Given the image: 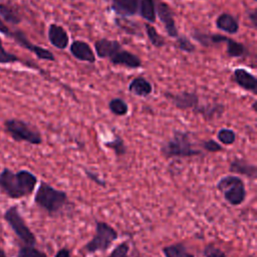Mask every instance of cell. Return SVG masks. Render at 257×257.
Segmentation results:
<instances>
[{
  "label": "cell",
  "mask_w": 257,
  "mask_h": 257,
  "mask_svg": "<svg viewBox=\"0 0 257 257\" xmlns=\"http://www.w3.org/2000/svg\"><path fill=\"white\" fill-rule=\"evenodd\" d=\"M145 30H146V34L153 46H155L157 48H161L166 44L165 38L159 34V32L157 31L155 26L151 25L150 23L145 24Z\"/></svg>",
  "instance_id": "cell-27"
},
{
  "label": "cell",
  "mask_w": 257,
  "mask_h": 257,
  "mask_svg": "<svg viewBox=\"0 0 257 257\" xmlns=\"http://www.w3.org/2000/svg\"><path fill=\"white\" fill-rule=\"evenodd\" d=\"M140 0H111L110 8L119 17H130L138 13Z\"/></svg>",
  "instance_id": "cell-16"
},
{
  "label": "cell",
  "mask_w": 257,
  "mask_h": 257,
  "mask_svg": "<svg viewBox=\"0 0 257 257\" xmlns=\"http://www.w3.org/2000/svg\"><path fill=\"white\" fill-rule=\"evenodd\" d=\"M94 49L98 58H106L113 65H121L131 69L140 68L143 65L141 58L123 49L117 40L100 38L94 42Z\"/></svg>",
  "instance_id": "cell-2"
},
{
  "label": "cell",
  "mask_w": 257,
  "mask_h": 257,
  "mask_svg": "<svg viewBox=\"0 0 257 257\" xmlns=\"http://www.w3.org/2000/svg\"><path fill=\"white\" fill-rule=\"evenodd\" d=\"M226 52L229 57L232 58H241L247 54V49L244 44L235 41L234 39L228 37L226 40Z\"/></svg>",
  "instance_id": "cell-24"
},
{
  "label": "cell",
  "mask_w": 257,
  "mask_h": 257,
  "mask_svg": "<svg viewBox=\"0 0 257 257\" xmlns=\"http://www.w3.org/2000/svg\"><path fill=\"white\" fill-rule=\"evenodd\" d=\"M108 108L112 114L117 116H123L128 112V104L119 97L111 98L108 102Z\"/></svg>",
  "instance_id": "cell-26"
},
{
  "label": "cell",
  "mask_w": 257,
  "mask_h": 257,
  "mask_svg": "<svg viewBox=\"0 0 257 257\" xmlns=\"http://www.w3.org/2000/svg\"><path fill=\"white\" fill-rule=\"evenodd\" d=\"M71 1H75V0H71Z\"/></svg>",
  "instance_id": "cell-41"
},
{
  "label": "cell",
  "mask_w": 257,
  "mask_h": 257,
  "mask_svg": "<svg viewBox=\"0 0 257 257\" xmlns=\"http://www.w3.org/2000/svg\"><path fill=\"white\" fill-rule=\"evenodd\" d=\"M128 252H130V244L128 242L123 241L117 244L107 257H130Z\"/></svg>",
  "instance_id": "cell-32"
},
{
  "label": "cell",
  "mask_w": 257,
  "mask_h": 257,
  "mask_svg": "<svg viewBox=\"0 0 257 257\" xmlns=\"http://www.w3.org/2000/svg\"><path fill=\"white\" fill-rule=\"evenodd\" d=\"M69 51L71 55L79 61L94 63L96 60V55L90 45L82 40H74L69 46Z\"/></svg>",
  "instance_id": "cell-12"
},
{
  "label": "cell",
  "mask_w": 257,
  "mask_h": 257,
  "mask_svg": "<svg viewBox=\"0 0 257 257\" xmlns=\"http://www.w3.org/2000/svg\"><path fill=\"white\" fill-rule=\"evenodd\" d=\"M254 1H257V0H254Z\"/></svg>",
  "instance_id": "cell-42"
},
{
  "label": "cell",
  "mask_w": 257,
  "mask_h": 257,
  "mask_svg": "<svg viewBox=\"0 0 257 257\" xmlns=\"http://www.w3.org/2000/svg\"><path fill=\"white\" fill-rule=\"evenodd\" d=\"M19 61H21V60L17 55L7 51L4 48V46L2 44V40L0 38V64L15 63V62H19Z\"/></svg>",
  "instance_id": "cell-31"
},
{
  "label": "cell",
  "mask_w": 257,
  "mask_h": 257,
  "mask_svg": "<svg viewBox=\"0 0 257 257\" xmlns=\"http://www.w3.org/2000/svg\"><path fill=\"white\" fill-rule=\"evenodd\" d=\"M201 146H202L203 150H205L209 153H218V152H222L224 150L223 147L221 146V144L219 142H216L213 139L203 141L201 143Z\"/></svg>",
  "instance_id": "cell-34"
},
{
  "label": "cell",
  "mask_w": 257,
  "mask_h": 257,
  "mask_svg": "<svg viewBox=\"0 0 257 257\" xmlns=\"http://www.w3.org/2000/svg\"><path fill=\"white\" fill-rule=\"evenodd\" d=\"M256 103H257V101L255 100V101L253 102V104H252V108L254 109V111H256Z\"/></svg>",
  "instance_id": "cell-40"
},
{
  "label": "cell",
  "mask_w": 257,
  "mask_h": 257,
  "mask_svg": "<svg viewBox=\"0 0 257 257\" xmlns=\"http://www.w3.org/2000/svg\"><path fill=\"white\" fill-rule=\"evenodd\" d=\"M104 147L111 150L117 157H121L126 154V147L123 142V139L121 138V136L117 134H114L113 138L110 141L105 142Z\"/></svg>",
  "instance_id": "cell-25"
},
{
  "label": "cell",
  "mask_w": 257,
  "mask_h": 257,
  "mask_svg": "<svg viewBox=\"0 0 257 257\" xmlns=\"http://www.w3.org/2000/svg\"><path fill=\"white\" fill-rule=\"evenodd\" d=\"M37 182V177L28 170H20L14 173L12 170L5 168L0 173V191L13 200L30 196Z\"/></svg>",
  "instance_id": "cell-1"
},
{
  "label": "cell",
  "mask_w": 257,
  "mask_h": 257,
  "mask_svg": "<svg viewBox=\"0 0 257 257\" xmlns=\"http://www.w3.org/2000/svg\"><path fill=\"white\" fill-rule=\"evenodd\" d=\"M6 133L16 142H25L30 145H41V134L28 122L19 118H8L4 121Z\"/></svg>",
  "instance_id": "cell-6"
},
{
  "label": "cell",
  "mask_w": 257,
  "mask_h": 257,
  "mask_svg": "<svg viewBox=\"0 0 257 257\" xmlns=\"http://www.w3.org/2000/svg\"><path fill=\"white\" fill-rule=\"evenodd\" d=\"M114 23L119 29H121L122 31H124L127 34L138 36V37H143V33H142L141 28L139 27L138 23H136L134 21H131V20H127L126 17L115 18Z\"/></svg>",
  "instance_id": "cell-22"
},
{
  "label": "cell",
  "mask_w": 257,
  "mask_h": 257,
  "mask_svg": "<svg viewBox=\"0 0 257 257\" xmlns=\"http://www.w3.org/2000/svg\"><path fill=\"white\" fill-rule=\"evenodd\" d=\"M0 257H8L6 252L3 249H1V248H0Z\"/></svg>",
  "instance_id": "cell-39"
},
{
  "label": "cell",
  "mask_w": 257,
  "mask_h": 257,
  "mask_svg": "<svg viewBox=\"0 0 257 257\" xmlns=\"http://www.w3.org/2000/svg\"><path fill=\"white\" fill-rule=\"evenodd\" d=\"M127 89L134 95H137L140 97H147L153 92V85L145 77L138 76L131 80V82L128 83Z\"/></svg>",
  "instance_id": "cell-17"
},
{
  "label": "cell",
  "mask_w": 257,
  "mask_h": 257,
  "mask_svg": "<svg viewBox=\"0 0 257 257\" xmlns=\"http://www.w3.org/2000/svg\"><path fill=\"white\" fill-rule=\"evenodd\" d=\"M165 257H195L183 243H174L162 249Z\"/></svg>",
  "instance_id": "cell-21"
},
{
  "label": "cell",
  "mask_w": 257,
  "mask_h": 257,
  "mask_svg": "<svg viewBox=\"0 0 257 257\" xmlns=\"http://www.w3.org/2000/svg\"><path fill=\"white\" fill-rule=\"evenodd\" d=\"M0 33H2L3 35L7 36V37H10V33H11V30L9 29V27L3 22V20L1 19L0 17Z\"/></svg>",
  "instance_id": "cell-36"
},
{
  "label": "cell",
  "mask_w": 257,
  "mask_h": 257,
  "mask_svg": "<svg viewBox=\"0 0 257 257\" xmlns=\"http://www.w3.org/2000/svg\"><path fill=\"white\" fill-rule=\"evenodd\" d=\"M0 16L7 23L14 24V25L20 23L21 21V17L17 9L5 3H0Z\"/></svg>",
  "instance_id": "cell-23"
},
{
  "label": "cell",
  "mask_w": 257,
  "mask_h": 257,
  "mask_svg": "<svg viewBox=\"0 0 257 257\" xmlns=\"http://www.w3.org/2000/svg\"><path fill=\"white\" fill-rule=\"evenodd\" d=\"M161 153L167 159L190 158L202 154L196 148L191 135L183 131H175L173 136L162 145Z\"/></svg>",
  "instance_id": "cell-4"
},
{
  "label": "cell",
  "mask_w": 257,
  "mask_h": 257,
  "mask_svg": "<svg viewBox=\"0 0 257 257\" xmlns=\"http://www.w3.org/2000/svg\"><path fill=\"white\" fill-rule=\"evenodd\" d=\"M10 37L13 38L14 41L18 45H20L24 49L32 52L38 59L47 60V61H55L56 60L54 54L50 50H48L42 46L31 43L29 41V39L26 37V35L21 30H15L13 32L11 31Z\"/></svg>",
  "instance_id": "cell-9"
},
{
  "label": "cell",
  "mask_w": 257,
  "mask_h": 257,
  "mask_svg": "<svg viewBox=\"0 0 257 257\" xmlns=\"http://www.w3.org/2000/svg\"><path fill=\"white\" fill-rule=\"evenodd\" d=\"M138 12L148 23H155L157 16L155 0H140Z\"/></svg>",
  "instance_id": "cell-19"
},
{
  "label": "cell",
  "mask_w": 257,
  "mask_h": 257,
  "mask_svg": "<svg viewBox=\"0 0 257 257\" xmlns=\"http://www.w3.org/2000/svg\"><path fill=\"white\" fill-rule=\"evenodd\" d=\"M216 188L223 195L224 200L231 206L241 205L247 196L244 181L235 175L222 177L217 183Z\"/></svg>",
  "instance_id": "cell-5"
},
{
  "label": "cell",
  "mask_w": 257,
  "mask_h": 257,
  "mask_svg": "<svg viewBox=\"0 0 257 257\" xmlns=\"http://www.w3.org/2000/svg\"><path fill=\"white\" fill-rule=\"evenodd\" d=\"M4 220L7 222L11 230L15 233L19 240L22 241L25 245H32L36 244V237L34 233L30 230L27 226L24 218L21 216L19 209L17 206H10L4 212Z\"/></svg>",
  "instance_id": "cell-8"
},
{
  "label": "cell",
  "mask_w": 257,
  "mask_h": 257,
  "mask_svg": "<svg viewBox=\"0 0 257 257\" xmlns=\"http://www.w3.org/2000/svg\"><path fill=\"white\" fill-rule=\"evenodd\" d=\"M118 238V233L105 222L95 221V231L92 238L84 245L87 253L106 251Z\"/></svg>",
  "instance_id": "cell-7"
},
{
  "label": "cell",
  "mask_w": 257,
  "mask_h": 257,
  "mask_svg": "<svg viewBox=\"0 0 257 257\" xmlns=\"http://www.w3.org/2000/svg\"><path fill=\"white\" fill-rule=\"evenodd\" d=\"M204 257H227L226 253L214 244H207L203 250Z\"/></svg>",
  "instance_id": "cell-33"
},
{
  "label": "cell",
  "mask_w": 257,
  "mask_h": 257,
  "mask_svg": "<svg viewBox=\"0 0 257 257\" xmlns=\"http://www.w3.org/2000/svg\"><path fill=\"white\" fill-rule=\"evenodd\" d=\"M54 257H71V253L70 250L67 248H61L59 249L56 254L54 255Z\"/></svg>",
  "instance_id": "cell-37"
},
{
  "label": "cell",
  "mask_w": 257,
  "mask_h": 257,
  "mask_svg": "<svg viewBox=\"0 0 257 257\" xmlns=\"http://www.w3.org/2000/svg\"><path fill=\"white\" fill-rule=\"evenodd\" d=\"M232 78L244 90L250 91L253 94L257 93V78L247 69L241 67L234 69Z\"/></svg>",
  "instance_id": "cell-13"
},
{
  "label": "cell",
  "mask_w": 257,
  "mask_h": 257,
  "mask_svg": "<svg viewBox=\"0 0 257 257\" xmlns=\"http://www.w3.org/2000/svg\"><path fill=\"white\" fill-rule=\"evenodd\" d=\"M248 18H249V20L251 21V23H252L253 27H254V28H256V27H257V10H256V9H254L253 11L249 12Z\"/></svg>",
  "instance_id": "cell-38"
},
{
  "label": "cell",
  "mask_w": 257,
  "mask_h": 257,
  "mask_svg": "<svg viewBox=\"0 0 257 257\" xmlns=\"http://www.w3.org/2000/svg\"><path fill=\"white\" fill-rule=\"evenodd\" d=\"M217 140L220 144L225 146L233 145L236 141V133L231 128H221L217 133Z\"/></svg>",
  "instance_id": "cell-29"
},
{
  "label": "cell",
  "mask_w": 257,
  "mask_h": 257,
  "mask_svg": "<svg viewBox=\"0 0 257 257\" xmlns=\"http://www.w3.org/2000/svg\"><path fill=\"white\" fill-rule=\"evenodd\" d=\"M16 257H47V255L35 246L24 244L19 247Z\"/></svg>",
  "instance_id": "cell-28"
},
{
  "label": "cell",
  "mask_w": 257,
  "mask_h": 257,
  "mask_svg": "<svg viewBox=\"0 0 257 257\" xmlns=\"http://www.w3.org/2000/svg\"><path fill=\"white\" fill-rule=\"evenodd\" d=\"M34 203L49 216H56L67 206L68 197L64 191L42 181L36 190Z\"/></svg>",
  "instance_id": "cell-3"
},
{
  "label": "cell",
  "mask_w": 257,
  "mask_h": 257,
  "mask_svg": "<svg viewBox=\"0 0 257 257\" xmlns=\"http://www.w3.org/2000/svg\"><path fill=\"white\" fill-rule=\"evenodd\" d=\"M176 41H175V46L184 51V52H187V53H193L195 50H196V47L195 45L191 42V40L187 37V36H177L176 38Z\"/></svg>",
  "instance_id": "cell-30"
},
{
  "label": "cell",
  "mask_w": 257,
  "mask_h": 257,
  "mask_svg": "<svg viewBox=\"0 0 257 257\" xmlns=\"http://www.w3.org/2000/svg\"><path fill=\"white\" fill-rule=\"evenodd\" d=\"M47 37L50 44L60 50L65 49L69 44V36L66 30L56 23H51L49 25Z\"/></svg>",
  "instance_id": "cell-14"
},
{
  "label": "cell",
  "mask_w": 257,
  "mask_h": 257,
  "mask_svg": "<svg viewBox=\"0 0 257 257\" xmlns=\"http://www.w3.org/2000/svg\"><path fill=\"white\" fill-rule=\"evenodd\" d=\"M216 27L228 34H236L239 31V22L238 20L230 13L220 14L216 21Z\"/></svg>",
  "instance_id": "cell-18"
},
{
  "label": "cell",
  "mask_w": 257,
  "mask_h": 257,
  "mask_svg": "<svg viewBox=\"0 0 257 257\" xmlns=\"http://www.w3.org/2000/svg\"><path fill=\"white\" fill-rule=\"evenodd\" d=\"M84 174L86 175V177H87L89 180H91L92 182H94V183L97 184L98 186H100V187H102V188H105V187H106L105 181L102 180V179H100V178L98 177V175H96V173H93V172H91V171L85 169V170H84Z\"/></svg>",
  "instance_id": "cell-35"
},
{
  "label": "cell",
  "mask_w": 257,
  "mask_h": 257,
  "mask_svg": "<svg viewBox=\"0 0 257 257\" xmlns=\"http://www.w3.org/2000/svg\"><path fill=\"white\" fill-rule=\"evenodd\" d=\"M229 172L232 174L242 175L249 179L255 180L257 175V168L254 164L242 158H235L229 166Z\"/></svg>",
  "instance_id": "cell-15"
},
{
  "label": "cell",
  "mask_w": 257,
  "mask_h": 257,
  "mask_svg": "<svg viewBox=\"0 0 257 257\" xmlns=\"http://www.w3.org/2000/svg\"><path fill=\"white\" fill-rule=\"evenodd\" d=\"M156 14L159 17L160 21L163 23L164 28L169 35V37L176 38L179 36L178 28L176 26V22L174 19V13L172 8L163 1H159L156 6Z\"/></svg>",
  "instance_id": "cell-11"
},
{
  "label": "cell",
  "mask_w": 257,
  "mask_h": 257,
  "mask_svg": "<svg viewBox=\"0 0 257 257\" xmlns=\"http://www.w3.org/2000/svg\"><path fill=\"white\" fill-rule=\"evenodd\" d=\"M198 114H201L206 119H213L215 117H219L224 112V105L220 103H214V104H205V105H199L198 108L195 111Z\"/></svg>",
  "instance_id": "cell-20"
},
{
  "label": "cell",
  "mask_w": 257,
  "mask_h": 257,
  "mask_svg": "<svg viewBox=\"0 0 257 257\" xmlns=\"http://www.w3.org/2000/svg\"><path fill=\"white\" fill-rule=\"evenodd\" d=\"M166 98H168L179 109H192L194 112L200 105L199 96L195 92L182 91L180 93L165 92Z\"/></svg>",
  "instance_id": "cell-10"
}]
</instances>
